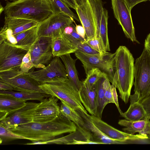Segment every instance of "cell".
<instances>
[{"label": "cell", "mask_w": 150, "mask_h": 150, "mask_svg": "<svg viewBox=\"0 0 150 150\" xmlns=\"http://www.w3.org/2000/svg\"><path fill=\"white\" fill-rule=\"evenodd\" d=\"M77 126L61 113L54 120L48 122H32L9 128L15 133L32 141H48L57 136L76 131Z\"/></svg>", "instance_id": "cell-1"}, {"label": "cell", "mask_w": 150, "mask_h": 150, "mask_svg": "<svg viewBox=\"0 0 150 150\" xmlns=\"http://www.w3.org/2000/svg\"><path fill=\"white\" fill-rule=\"evenodd\" d=\"M115 73L112 85L119 91L120 97L127 103L134 79V59L125 46H120L115 52Z\"/></svg>", "instance_id": "cell-2"}, {"label": "cell", "mask_w": 150, "mask_h": 150, "mask_svg": "<svg viewBox=\"0 0 150 150\" xmlns=\"http://www.w3.org/2000/svg\"><path fill=\"white\" fill-rule=\"evenodd\" d=\"M4 12L8 17L29 19L39 23L53 13L49 0L7 1Z\"/></svg>", "instance_id": "cell-3"}, {"label": "cell", "mask_w": 150, "mask_h": 150, "mask_svg": "<svg viewBox=\"0 0 150 150\" xmlns=\"http://www.w3.org/2000/svg\"><path fill=\"white\" fill-rule=\"evenodd\" d=\"M134 93L130 96V103H140L150 95V52L144 48L134 64Z\"/></svg>", "instance_id": "cell-4"}, {"label": "cell", "mask_w": 150, "mask_h": 150, "mask_svg": "<svg viewBox=\"0 0 150 150\" xmlns=\"http://www.w3.org/2000/svg\"><path fill=\"white\" fill-rule=\"evenodd\" d=\"M39 87L46 94L57 97L76 110L88 113L81 102L78 91L69 82L68 79L45 83Z\"/></svg>", "instance_id": "cell-5"}, {"label": "cell", "mask_w": 150, "mask_h": 150, "mask_svg": "<svg viewBox=\"0 0 150 150\" xmlns=\"http://www.w3.org/2000/svg\"><path fill=\"white\" fill-rule=\"evenodd\" d=\"M75 54L82 63L86 74L92 69L97 68L105 74L112 83L115 71V53L107 52L104 53L90 54L76 51Z\"/></svg>", "instance_id": "cell-6"}, {"label": "cell", "mask_w": 150, "mask_h": 150, "mask_svg": "<svg viewBox=\"0 0 150 150\" xmlns=\"http://www.w3.org/2000/svg\"><path fill=\"white\" fill-rule=\"evenodd\" d=\"M0 81L13 88L14 91L25 92L45 93L39 87L40 84L31 77L28 73L20 70H8L0 72Z\"/></svg>", "instance_id": "cell-7"}, {"label": "cell", "mask_w": 150, "mask_h": 150, "mask_svg": "<svg viewBox=\"0 0 150 150\" xmlns=\"http://www.w3.org/2000/svg\"><path fill=\"white\" fill-rule=\"evenodd\" d=\"M74 22H75L73 18L63 13H53L39 23L38 38L61 37L65 28Z\"/></svg>", "instance_id": "cell-8"}, {"label": "cell", "mask_w": 150, "mask_h": 150, "mask_svg": "<svg viewBox=\"0 0 150 150\" xmlns=\"http://www.w3.org/2000/svg\"><path fill=\"white\" fill-rule=\"evenodd\" d=\"M92 8L96 27V38L105 51H110L108 35V11L103 7L102 0H88Z\"/></svg>", "instance_id": "cell-9"}, {"label": "cell", "mask_w": 150, "mask_h": 150, "mask_svg": "<svg viewBox=\"0 0 150 150\" xmlns=\"http://www.w3.org/2000/svg\"><path fill=\"white\" fill-rule=\"evenodd\" d=\"M59 57H53L45 68L37 71H31L28 73L30 76L40 84L45 83L68 80L64 64Z\"/></svg>", "instance_id": "cell-10"}, {"label": "cell", "mask_w": 150, "mask_h": 150, "mask_svg": "<svg viewBox=\"0 0 150 150\" xmlns=\"http://www.w3.org/2000/svg\"><path fill=\"white\" fill-rule=\"evenodd\" d=\"M28 51L5 41L0 43V72L20 70L22 59Z\"/></svg>", "instance_id": "cell-11"}, {"label": "cell", "mask_w": 150, "mask_h": 150, "mask_svg": "<svg viewBox=\"0 0 150 150\" xmlns=\"http://www.w3.org/2000/svg\"><path fill=\"white\" fill-rule=\"evenodd\" d=\"M114 15L121 26L125 36L132 42L137 40L131 14V9L126 0H111Z\"/></svg>", "instance_id": "cell-12"}, {"label": "cell", "mask_w": 150, "mask_h": 150, "mask_svg": "<svg viewBox=\"0 0 150 150\" xmlns=\"http://www.w3.org/2000/svg\"><path fill=\"white\" fill-rule=\"evenodd\" d=\"M89 116L94 125L103 134L111 139L121 142L122 144L143 141L149 138L147 135H134L120 131L96 116L89 115Z\"/></svg>", "instance_id": "cell-13"}, {"label": "cell", "mask_w": 150, "mask_h": 150, "mask_svg": "<svg viewBox=\"0 0 150 150\" xmlns=\"http://www.w3.org/2000/svg\"><path fill=\"white\" fill-rule=\"evenodd\" d=\"M52 40V38L50 37L38 38L29 50L32 62L38 66L39 68H45L44 64H48L53 57Z\"/></svg>", "instance_id": "cell-14"}, {"label": "cell", "mask_w": 150, "mask_h": 150, "mask_svg": "<svg viewBox=\"0 0 150 150\" xmlns=\"http://www.w3.org/2000/svg\"><path fill=\"white\" fill-rule=\"evenodd\" d=\"M47 98L41 100L35 110L33 122H48L54 120L60 114V106L57 103L59 99L52 96Z\"/></svg>", "instance_id": "cell-15"}, {"label": "cell", "mask_w": 150, "mask_h": 150, "mask_svg": "<svg viewBox=\"0 0 150 150\" xmlns=\"http://www.w3.org/2000/svg\"><path fill=\"white\" fill-rule=\"evenodd\" d=\"M39 103L26 102L22 108L8 114L0 124L10 128L33 122L34 111Z\"/></svg>", "instance_id": "cell-16"}, {"label": "cell", "mask_w": 150, "mask_h": 150, "mask_svg": "<svg viewBox=\"0 0 150 150\" xmlns=\"http://www.w3.org/2000/svg\"><path fill=\"white\" fill-rule=\"evenodd\" d=\"M76 126L75 132L66 136L47 141V144H96L88 131L81 126Z\"/></svg>", "instance_id": "cell-17"}, {"label": "cell", "mask_w": 150, "mask_h": 150, "mask_svg": "<svg viewBox=\"0 0 150 150\" xmlns=\"http://www.w3.org/2000/svg\"><path fill=\"white\" fill-rule=\"evenodd\" d=\"M82 26L84 28L87 40L95 37L96 27L91 5L88 0L75 10Z\"/></svg>", "instance_id": "cell-18"}, {"label": "cell", "mask_w": 150, "mask_h": 150, "mask_svg": "<svg viewBox=\"0 0 150 150\" xmlns=\"http://www.w3.org/2000/svg\"><path fill=\"white\" fill-rule=\"evenodd\" d=\"M82 117L83 124L81 126L89 132L93 141L96 144H122L118 141L109 138L101 132L91 120L89 115L78 110H76Z\"/></svg>", "instance_id": "cell-19"}, {"label": "cell", "mask_w": 150, "mask_h": 150, "mask_svg": "<svg viewBox=\"0 0 150 150\" xmlns=\"http://www.w3.org/2000/svg\"><path fill=\"white\" fill-rule=\"evenodd\" d=\"M78 92L81 102L86 110L91 115L96 116L98 103L95 84L90 88L82 81Z\"/></svg>", "instance_id": "cell-20"}, {"label": "cell", "mask_w": 150, "mask_h": 150, "mask_svg": "<svg viewBox=\"0 0 150 150\" xmlns=\"http://www.w3.org/2000/svg\"><path fill=\"white\" fill-rule=\"evenodd\" d=\"M118 124L125 127L123 130L128 133L134 134L135 133L139 134L150 135V121L149 119L144 118L134 122H131L126 119L119 120Z\"/></svg>", "instance_id": "cell-21"}, {"label": "cell", "mask_w": 150, "mask_h": 150, "mask_svg": "<svg viewBox=\"0 0 150 150\" xmlns=\"http://www.w3.org/2000/svg\"><path fill=\"white\" fill-rule=\"evenodd\" d=\"M38 25L14 35L17 42L15 46L29 50L38 38Z\"/></svg>", "instance_id": "cell-22"}, {"label": "cell", "mask_w": 150, "mask_h": 150, "mask_svg": "<svg viewBox=\"0 0 150 150\" xmlns=\"http://www.w3.org/2000/svg\"><path fill=\"white\" fill-rule=\"evenodd\" d=\"M65 66L69 82L79 91L81 88V81L79 78L75 66L76 59H73L70 54L59 57Z\"/></svg>", "instance_id": "cell-23"}, {"label": "cell", "mask_w": 150, "mask_h": 150, "mask_svg": "<svg viewBox=\"0 0 150 150\" xmlns=\"http://www.w3.org/2000/svg\"><path fill=\"white\" fill-rule=\"evenodd\" d=\"M26 101L0 95V121L24 106Z\"/></svg>", "instance_id": "cell-24"}, {"label": "cell", "mask_w": 150, "mask_h": 150, "mask_svg": "<svg viewBox=\"0 0 150 150\" xmlns=\"http://www.w3.org/2000/svg\"><path fill=\"white\" fill-rule=\"evenodd\" d=\"M4 24L12 30L15 35L30 28L38 25V22L28 19L5 16Z\"/></svg>", "instance_id": "cell-25"}, {"label": "cell", "mask_w": 150, "mask_h": 150, "mask_svg": "<svg viewBox=\"0 0 150 150\" xmlns=\"http://www.w3.org/2000/svg\"><path fill=\"white\" fill-rule=\"evenodd\" d=\"M52 47L53 57H60L76 52L78 49L62 35L52 38Z\"/></svg>", "instance_id": "cell-26"}, {"label": "cell", "mask_w": 150, "mask_h": 150, "mask_svg": "<svg viewBox=\"0 0 150 150\" xmlns=\"http://www.w3.org/2000/svg\"><path fill=\"white\" fill-rule=\"evenodd\" d=\"M0 95L18 100L26 101L28 100H38L41 101L45 98L51 96L45 93L36 92H25L0 90Z\"/></svg>", "instance_id": "cell-27"}, {"label": "cell", "mask_w": 150, "mask_h": 150, "mask_svg": "<svg viewBox=\"0 0 150 150\" xmlns=\"http://www.w3.org/2000/svg\"><path fill=\"white\" fill-rule=\"evenodd\" d=\"M121 116L128 121L134 122L145 118L146 113L140 103L135 102L130 103L128 110Z\"/></svg>", "instance_id": "cell-28"}, {"label": "cell", "mask_w": 150, "mask_h": 150, "mask_svg": "<svg viewBox=\"0 0 150 150\" xmlns=\"http://www.w3.org/2000/svg\"><path fill=\"white\" fill-rule=\"evenodd\" d=\"M60 110V113L64 117L74 122L76 126H81L83 124L82 117L76 110L62 101H61Z\"/></svg>", "instance_id": "cell-29"}, {"label": "cell", "mask_w": 150, "mask_h": 150, "mask_svg": "<svg viewBox=\"0 0 150 150\" xmlns=\"http://www.w3.org/2000/svg\"><path fill=\"white\" fill-rule=\"evenodd\" d=\"M106 77H107L106 75L104 74L98 81L95 84L98 103L96 116L101 119L103 111L106 105L103 83Z\"/></svg>", "instance_id": "cell-30"}, {"label": "cell", "mask_w": 150, "mask_h": 150, "mask_svg": "<svg viewBox=\"0 0 150 150\" xmlns=\"http://www.w3.org/2000/svg\"><path fill=\"white\" fill-rule=\"evenodd\" d=\"M53 13H63L78 21H80L78 15L73 13L64 3L61 0H49Z\"/></svg>", "instance_id": "cell-31"}, {"label": "cell", "mask_w": 150, "mask_h": 150, "mask_svg": "<svg viewBox=\"0 0 150 150\" xmlns=\"http://www.w3.org/2000/svg\"><path fill=\"white\" fill-rule=\"evenodd\" d=\"M64 37L68 40L78 50L84 53L90 54H96L100 53L92 49L85 42L76 39L70 35L63 34Z\"/></svg>", "instance_id": "cell-32"}, {"label": "cell", "mask_w": 150, "mask_h": 150, "mask_svg": "<svg viewBox=\"0 0 150 150\" xmlns=\"http://www.w3.org/2000/svg\"><path fill=\"white\" fill-rule=\"evenodd\" d=\"M105 74L98 69L93 68L87 74L86 78L83 82L89 88H91Z\"/></svg>", "instance_id": "cell-33"}, {"label": "cell", "mask_w": 150, "mask_h": 150, "mask_svg": "<svg viewBox=\"0 0 150 150\" xmlns=\"http://www.w3.org/2000/svg\"><path fill=\"white\" fill-rule=\"evenodd\" d=\"M3 41L14 46L17 43L12 30L5 24L1 28L0 31V43Z\"/></svg>", "instance_id": "cell-34"}, {"label": "cell", "mask_w": 150, "mask_h": 150, "mask_svg": "<svg viewBox=\"0 0 150 150\" xmlns=\"http://www.w3.org/2000/svg\"><path fill=\"white\" fill-rule=\"evenodd\" d=\"M103 86L104 91L105 103L106 105L109 103H114L113 97L112 86L110 83V81L106 77L103 83Z\"/></svg>", "instance_id": "cell-35"}, {"label": "cell", "mask_w": 150, "mask_h": 150, "mask_svg": "<svg viewBox=\"0 0 150 150\" xmlns=\"http://www.w3.org/2000/svg\"><path fill=\"white\" fill-rule=\"evenodd\" d=\"M33 67L39 68L38 66L32 62L29 50L22 59L20 66V70L23 72L28 73L29 70Z\"/></svg>", "instance_id": "cell-36"}, {"label": "cell", "mask_w": 150, "mask_h": 150, "mask_svg": "<svg viewBox=\"0 0 150 150\" xmlns=\"http://www.w3.org/2000/svg\"><path fill=\"white\" fill-rule=\"evenodd\" d=\"M1 137L11 139H26L25 137L16 134L1 125L0 124Z\"/></svg>", "instance_id": "cell-37"}, {"label": "cell", "mask_w": 150, "mask_h": 150, "mask_svg": "<svg viewBox=\"0 0 150 150\" xmlns=\"http://www.w3.org/2000/svg\"><path fill=\"white\" fill-rule=\"evenodd\" d=\"M85 42L88 44L92 49L100 53H104L107 52L101 45L99 40L96 38L87 40Z\"/></svg>", "instance_id": "cell-38"}, {"label": "cell", "mask_w": 150, "mask_h": 150, "mask_svg": "<svg viewBox=\"0 0 150 150\" xmlns=\"http://www.w3.org/2000/svg\"><path fill=\"white\" fill-rule=\"evenodd\" d=\"M140 103L144 107L146 113L145 118L150 119V95L142 100Z\"/></svg>", "instance_id": "cell-39"}, {"label": "cell", "mask_w": 150, "mask_h": 150, "mask_svg": "<svg viewBox=\"0 0 150 150\" xmlns=\"http://www.w3.org/2000/svg\"><path fill=\"white\" fill-rule=\"evenodd\" d=\"M112 85V90L113 97L115 102L114 104L116 105L117 108V109L118 110V111L119 113H120V115H122L123 112L121 111L119 106V104L118 99V96L116 90V88L115 86Z\"/></svg>", "instance_id": "cell-40"}, {"label": "cell", "mask_w": 150, "mask_h": 150, "mask_svg": "<svg viewBox=\"0 0 150 150\" xmlns=\"http://www.w3.org/2000/svg\"><path fill=\"white\" fill-rule=\"evenodd\" d=\"M76 31L77 33L85 39L87 40L85 29L82 25L76 24Z\"/></svg>", "instance_id": "cell-41"}, {"label": "cell", "mask_w": 150, "mask_h": 150, "mask_svg": "<svg viewBox=\"0 0 150 150\" xmlns=\"http://www.w3.org/2000/svg\"><path fill=\"white\" fill-rule=\"evenodd\" d=\"M0 90L7 91H14L13 87L1 81H0Z\"/></svg>", "instance_id": "cell-42"}, {"label": "cell", "mask_w": 150, "mask_h": 150, "mask_svg": "<svg viewBox=\"0 0 150 150\" xmlns=\"http://www.w3.org/2000/svg\"><path fill=\"white\" fill-rule=\"evenodd\" d=\"M74 29L73 32L72 33L69 35L73 37L74 38L78 40H79L81 41H82L84 42H85L86 40L85 39L82 37H81V36H80L79 34H78L77 33L76 29L75 26L74 25Z\"/></svg>", "instance_id": "cell-43"}, {"label": "cell", "mask_w": 150, "mask_h": 150, "mask_svg": "<svg viewBox=\"0 0 150 150\" xmlns=\"http://www.w3.org/2000/svg\"><path fill=\"white\" fill-rule=\"evenodd\" d=\"M64 3L69 7L75 10L77 5L74 0H61Z\"/></svg>", "instance_id": "cell-44"}, {"label": "cell", "mask_w": 150, "mask_h": 150, "mask_svg": "<svg viewBox=\"0 0 150 150\" xmlns=\"http://www.w3.org/2000/svg\"><path fill=\"white\" fill-rule=\"evenodd\" d=\"M129 6L132 10V8L137 4L142 2L146 1L147 0H126Z\"/></svg>", "instance_id": "cell-45"}, {"label": "cell", "mask_w": 150, "mask_h": 150, "mask_svg": "<svg viewBox=\"0 0 150 150\" xmlns=\"http://www.w3.org/2000/svg\"><path fill=\"white\" fill-rule=\"evenodd\" d=\"M144 48H146L150 52V33L146 37L144 42Z\"/></svg>", "instance_id": "cell-46"}, {"label": "cell", "mask_w": 150, "mask_h": 150, "mask_svg": "<svg viewBox=\"0 0 150 150\" xmlns=\"http://www.w3.org/2000/svg\"><path fill=\"white\" fill-rule=\"evenodd\" d=\"M88 0H74L77 6H80L87 1Z\"/></svg>", "instance_id": "cell-47"}, {"label": "cell", "mask_w": 150, "mask_h": 150, "mask_svg": "<svg viewBox=\"0 0 150 150\" xmlns=\"http://www.w3.org/2000/svg\"><path fill=\"white\" fill-rule=\"evenodd\" d=\"M4 11V7H3V6L1 5L0 4V14L3 11Z\"/></svg>", "instance_id": "cell-48"}, {"label": "cell", "mask_w": 150, "mask_h": 150, "mask_svg": "<svg viewBox=\"0 0 150 150\" xmlns=\"http://www.w3.org/2000/svg\"><path fill=\"white\" fill-rule=\"evenodd\" d=\"M5 0V1L10 0V1H18V0Z\"/></svg>", "instance_id": "cell-49"}, {"label": "cell", "mask_w": 150, "mask_h": 150, "mask_svg": "<svg viewBox=\"0 0 150 150\" xmlns=\"http://www.w3.org/2000/svg\"><path fill=\"white\" fill-rule=\"evenodd\" d=\"M149 0V1H150V0Z\"/></svg>", "instance_id": "cell-50"}]
</instances>
